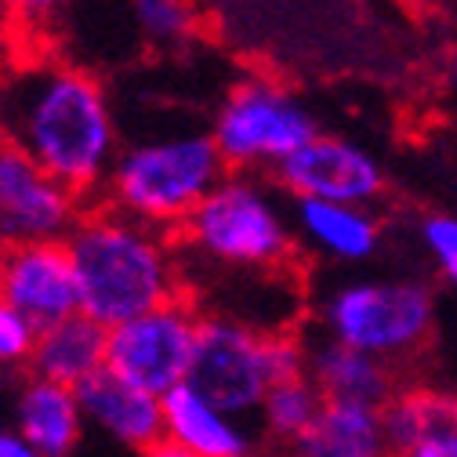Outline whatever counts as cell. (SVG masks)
I'll use <instances>...</instances> for the list:
<instances>
[{"mask_svg":"<svg viewBox=\"0 0 457 457\" xmlns=\"http://www.w3.org/2000/svg\"><path fill=\"white\" fill-rule=\"evenodd\" d=\"M323 337L392 367L414 360L436 330V295L418 276H353L320 298Z\"/></svg>","mask_w":457,"mask_h":457,"instance_id":"obj_5","label":"cell"},{"mask_svg":"<svg viewBox=\"0 0 457 457\" xmlns=\"http://www.w3.org/2000/svg\"><path fill=\"white\" fill-rule=\"evenodd\" d=\"M77 395L84 421L105 432L109 439H117L120 446L145 453L163 439V399L112 374L109 367L87 378Z\"/></svg>","mask_w":457,"mask_h":457,"instance_id":"obj_12","label":"cell"},{"mask_svg":"<svg viewBox=\"0 0 457 457\" xmlns=\"http://www.w3.org/2000/svg\"><path fill=\"white\" fill-rule=\"evenodd\" d=\"M0 138L29 153L84 204H98L120 156V128L102 80L54 54L0 66Z\"/></svg>","mask_w":457,"mask_h":457,"instance_id":"obj_1","label":"cell"},{"mask_svg":"<svg viewBox=\"0 0 457 457\" xmlns=\"http://www.w3.org/2000/svg\"><path fill=\"white\" fill-rule=\"evenodd\" d=\"M392 457L432 436L457 432V392L436 385H403L381 411Z\"/></svg>","mask_w":457,"mask_h":457,"instance_id":"obj_19","label":"cell"},{"mask_svg":"<svg viewBox=\"0 0 457 457\" xmlns=\"http://www.w3.org/2000/svg\"><path fill=\"white\" fill-rule=\"evenodd\" d=\"M287 457H392L378 407L327 399L316 421L287 446Z\"/></svg>","mask_w":457,"mask_h":457,"instance_id":"obj_18","label":"cell"},{"mask_svg":"<svg viewBox=\"0 0 457 457\" xmlns=\"http://www.w3.org/2000/svg\"><path fill=\"white\" fill-rule=\"evenodd\" d=\"M247 457H272V453H262V450H251Z\"/></svg>","mask_w":457,"mask_h":457,"instance_id":"obj_30","label":"cell"},{"mask_svg":"<svg viewBox=\"0 0 457 457\" xmlns=\"http://www.w3.org/2000/svg\"><path fill=\"white\" fill-rule=\"evenodd\" d=\"M0 457H37V450H33L15 428L0 425Z\"/></svg>","mask_w":457,"mask_h":457,"instance_id":"obj_27","label":"cell"},{"mask_svg":"<svg viewBox=\"0 0 457 457\" xmlns=\"http://www.w3.org/2000/svg\"><path fill=\"white\" fill-rule=\"evenodd\" d=\"M291 221H295L298 247L337 265L370 262L381 247V221L370 207L291 200Z\"/></svg>","mask_w":457,"mask_h":457,"instance_id":"obj_13","label":"cell"},{"mask_svg":"<svg viewBox=\"0 0 457 457\" xmlns=\"http://www.w3.org/2000/svg\"><path fill=\"white\" fill-rule=\"evenodd\" d=\"M131 19L138 33L163 51H179L200 33V12L193 0H131Z\"/></svg>","mask_w":457,"mask_h":457,"instance_id":"obj_21","label":"cell"},{"mask_svg":"<svg viewBox=\"0 0 457 457\" xmlns=\"http://www.w3.org/2000/svg\"><path fill=\"white\" fill-rule=\"evenodd\" d=\"M66 247L80 287V312L105 330L189 298L179 237L102 200L84 207Z\"/></svg>","mask_w":457,"mask_h":457,"instance_id":"obj_2","label":"cell"},{"mask_svg":"<svg viewBox=\"0 0 457 457\" xmlns=\"http://www.w3.org/2000/svg\"><path fill=\"white\" fill-rule=\"evenodd\" d=\"M73 4L77 0H0V15L15 26H40Z\"/></svg>","mask_w":457,"mask_h":457,"instance_id":"obj_25","label":"cell"},{"mask_svg":"<svg viewBox=\"0 0 457 457\" xmlns=\"http://www.w3.org/2000/svg\"><path fill=\"white\" fill-rule=\"evenodd\" d=\"M309 378L323 392V399H341V403H363L385 411L388 399L403 388L399 385V367L349 349L330 337L309 341Z\"/></svg>","mask_w":457,"mask_h":457,"instance_id":"obj_16","label":"cell"},{"mask_svg":"<svg viewBox=\"0 0 457 457\" xmlns=\"http://www.w3.org/2000/svg\"><path fill=\"white\" fill-rule=\"evenodd\" d=\"M142 457H196L193 450H186V446H179V443H170V439H160L153 450H145Z\"/></svg>","mask_w":457,"mask_h":457,"instance_id":"obj_28","label":"cell"},{"mask_svg":"<svg viewBox=\"0 0 457 457\" xmlns=\"http://www.w3.org/2000/svg\"><path fill=\"white\" fill-rule=\"evenodd\" d=\"M265 334L269 330H258L247 320L204 312L189 385L200 388L211 403H218L233 418H258L262 399L272 385L265 360Z\"/></svg>","mask_w":457,"mask_h":457,"instance_id":"obj_8","label":"cell"},{"mask_svg":"<svg viewBox=\"0 0 457 457\" xmlns=\"http://www.w3.org/2000/svg\"><path fill=\"white\" fill-rule=\"evenodd\" d=\"M265 360L272 381H291V378H309V341L295 330H269L265 334Z\"/></svg>","mask_w":457,"mask_h":457,"instance_id":"obj_23","label":"cell"},{"mask_svg":"<svg viewBox=\"0 0 457 457\" xmlns=\"http://www.w3.org/2000/svg\"><path fill=\"white\" fill-rule=\"evenodd\" d=\"M200 323L204 312L193 305V298H179L145 316H135L109 330L105 367L163 399L193 374Z\"/></svg>","mask_w":457,"mask_h":457,"instance_id":"obj_7","label":"cell"},{"mask_svg":"<svg viewBox=\"0 0 457 457\" xmlns=\"http://www.w3.org/2000/svg\"><path fill=\"white\" fill-rule=\"evenodd\" d=\"M163 439L193 450L196 457H247L254 446V428L233 418L189 381L163 395Z\"/></svg>","mask_w":457,"mask_h":457,"instance_id":"obj_14","label":"cell"},{"mask_svg":"<svg viewBox=\"0 0 457 457\" xmlns=\"http://www.w3.org/2000/svg\"><path fill=\"white\" fill-rule=\"evenodd\" d=\"M84 207L29 153L0 138V244L70 240Z\"/></svg>","mask_w":457,"mask_h":457,"instance_id":"obj_9","label":"cell"},{"mask_svg":"<svg viewBox=\"0 0 457 457\" xmlns=\"http://www.w3.org/2000/svg\"><path fill=\"white\" fill-rule=\"evenodd\" d=\"M225 175L228 167L211 131L142 138L120 149L102 204L163 233H179Z\"/></svg>","mask_w":457,"mask_h":457,"instance_id":"obj_4","label":"cell"},{"mask_svg":"<svg viewBox=\"0 0 457 457\" xmlns=\"http://www.w3.org/2000/svg\"><path fill=\"white\" fill-rule=\"evenodd\" d=\"M0 295L33 330L77 316L80 287L66 240L0 244Z\"/></svg>","mask_w":457,"mask_h":457,"instance_id":"obj_11","label":"cell"},{"mask_svg":"<svg viewBox=\"0 0 457 457\" xmlns=\"http://www.w3.org/2000/svg\"><path fill=\"white\" fill-rule=\"evenodd\" d=\"M279 193L291 200H327L370 207L385 193V167L360 142L341 135H316L276 170Z\"/></svg>","mask_w":457,"mask_h":457,"instance_id":"obj_10","label":"cell"},{"mask_svg":"<svg viewBox=\"0 0 457 457\" xmlns=\"http://www.w3.org/2000/svg\"><path fill=\"white\" fill-rule=\"evenodd\" d=\"M450 77H453V84H457V51H453V59H450Z\"/></svg>","mask_w":457,"mask_h":457,"instance_id":"obj_29","label":"cell"},{"mask_svg":"<svg viewBox=\"0 0 457 457\" xmlns=\"http://www.w3.org/2000/svg\"><path fill=\"white\" fill-rule=\"evenodd\" d=\"M418 240L428 254V262L436 265V272L457 287V214H425L418 225Z\"/></svg>","mask_w":457,"mask_h":457,"instance_id":"obj_22","label":"cell"},{"mask_svg":"<svg viewBox=\"0 0 457 457\" xmlns=\"http://www.w3.org/2000/svg\"><path fill=\"white\" fill-rule=\"evenodd\" d=\"M15 432L37 450V457H70L84 436V411L77 388L26 374L15 392Z\"/></svg>","mask_w":457,"mask_h":457,"instance_id":"obj_15","label":"cell"},{"mask_svg":"<svg viewBox=\"0 0 457 457\" xmlns=\"http://www.w3.org/2000/svg\"><path fill=\"white\" fill-rule=\"evenodd\" d=\"M276 189L279 186H269L265 175L228 170L175 233L182 262H211L218 269L262 276L287 269L298 237L291 204H283Z\"/></svg>","mask_w":457,"mask_h":457,"instance_id":"obj_3","label":"cell"},{"mask_svg":"<svg viewBox=\"0 0 457 457\" xmlns=\"http://www.w3.org/2000/svg\"><path fill=\"white\" fill-rule=\"evenodd\" d=\"M105 353H109V330L91 316L77 312L62 323L37 330L29 374L66 388H80L87 378L105 370Z\"/></svg>","mask_w":457,"mask_h":457,"instance_id":"obj_17","label":"cell"},{"mask_svg":"<svg viewBox=\"0 0 457 457\" xmlns=\"http://www.w3.org/2000/svg\"><path fill=\"white\" fill-rule=\"evenodd\" d=\"M323 392L316 388L312 378H291V381H272L262 411H258V432L276 443V446H291L298 436H305V428L316 421V414L323 411Z\"/></svg>","mask_w":457,"mask_h":457,"instance_id":"obj_20","label":"cell"},{"mask_svg":"<svg viewBox=\"0 0 457 457\" xmlns=\"http://www.w3.org/2000/svg\"><path fill=\"white\" fill-rule=\"evenodd\" d=\"M211 135L228 170H244V175L272 170L276 175L320 135V124L316 112L291 87L254 73L228 87L211 120Z\"/></svg>","mask_w":457,"mask_h":457,"instance_id":"obj_6","label":"cell"},{"mask_svg":"<svg viewBox=\"0 0 457 457\" xmlns=\"http://www.w3.org/2000/svg\"><path fill=\"white\" fill-rule=\"evenodd\" d=\"M395 457H457V432L421 439L418 446H411V450H403V453H395Z\"/></svg>","mask_w":457,"mask_h":457,"instance_id":"obj_26","label":"cell"},{"mask_svg":"<svg viewBox=\"0 0 457 457\" xmlns=\"http://www.w3.org/2000/svg\"><path fill=\"white\" fill-rule=\"evenodd\" d=\"M33 341H37V330L4 302V295H0V374L29 370Z\"/></svg>","mask_w":457,"mask_h":457,"instance_id":"obj_24","label":"cell"}]
</instances>
